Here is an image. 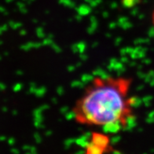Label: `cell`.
<instances>
[{"instance_id":"obj_1","label":"cell","mask_w":154,"mask_h":154,"mask_svg":"<svg viewBox=\"0 0 154 154\" xmlns=\"http://www.w3.org/2000/svg\"><path fill=\"white\" fill-rule=\"evenodd\" d=\"M132 79L123 75H98L89 82L72 109L79 124L100 128L104 133L126 130L135 120L136 99Z\"/></svg>"},{"instance_id":"obj_2","label":"cell","mask_w":154,"mask_h":154,"mask_svg":"<svg viewBox=\"0 0 154 154\" xmlns=\"http://www.w3.org/2000/svg\"><path fill=\"white\" fill-rule=\"evenodd\" d=\"M109 138L106 134L94 132L87 143L86 154H105L109 148Z\"/></svg>"},{"instance_id":"obj_3","label":"cell","mask_w":154,"mask_h":154,"mask_svg":"<svg viewBox=\"0 0 154 154\" xmlns=\"http://www.w3.org/2000/svg\"><path fill=\"white\" fill-rule=\"evenodd\" d=\"M124 3L125 4H131L132 0H124Z\"/></svg>"},{"instance_id":"obj_4","label":"cell","mask_w":154,"mask_h":154,"mask_svg":"<svg viewBox=\"0 0 154 154\" xmlns=\"http://www.w3.org/2000/svg\"><path fill=\"white\" fill-rule=\"evenodd\" d=\"M152 24H153V27H154V10H153V12H152Z\"/></svg>"}]
</instances>
